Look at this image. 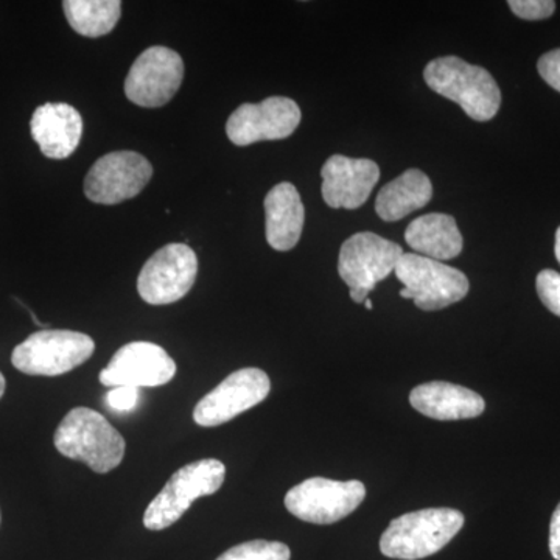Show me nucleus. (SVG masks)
Wrapping results in <instances>:
<instances>
[{
	"label": "nucleus",
	"instance_id": "obj_24",
	"mask_svg": "<svg viewBox=\"0 0 560 560\" xmlns=\"http://www.w3.org/2000/svg\"><path fill=\"white\" fill-rule=\"evenodd\" d=\"M508 5L515 16L526 21L547 20L556 10V2L552 0H511Z\"/></svg>",
	"mask_w": 560,
	"mask_h": 560
},
{
	"label": "nucleus",
	"instance_id": "obj_30",
	"mask_svg": "<svg viewBox=\"0 0 560 560\" xmlns=\"http://www.w3.org/2000/svg\"><path fill=\"white\" fill-rule=\"evenodd\" d=\"M364 305H366L368 311H372V308H374L372 307V301L370 300V298H368V300L364 301Z\"/></svg>",
	"mask_w": 560,
	"mask_h": 560
},
{
	"label": "nucleus",
	"instance_id": "obj_18",
	"mask_svg": "<svg viewBox=\"0 0 560 560\" xmlns=\"http://www.w3.org/2000/svg\"><path fill=\"white\" fill-rule=\"evenodd\" d=\"M265 230L272 249L290 250L300 242L305 209L300 191L291 183L272 187L265 198Z\"/></svg>",
	"mask_w": 560,
	"mask_h": 560
},
{
	"label": "nucleus",
	"instance_id": "obj_26",
	"mask_svg": "<svg viewBox=\"0 0 560 560\" xmlns=\"http://www.w3.org/2000/svg\"><path fill=\"white\" fill-rule=\"evenodd\" d=\"M541 79L560 92V49L548 51L537 62Z\"/></svg>",
	"mask_w": 560,
	"mask_h": 560
},
{
	"label": "nucleus",
	"instance_id": "obj_8",
	"mask_svg": "<svg viewBox=\"0 0 560 560\" xmlns=\"http://www.w3.org/2000/svg\"><path fill=\"white\" fill-rule=\"evenodd\" d=\"M366 488L357 480L308 478L285 495V508L302 522L331 525L352 514L363 503Z\"/></svg>",
	"mask_w": 560,
	"mask_h": 560
},
{
	"label": "nucleus",
	"instance_id": "obj_4",
	"mask_svg": "<svg viewBox=\"0 0 560 560\" xmlns=\"http://www.w3.org/2000/svg\"><path fill=\"white\" fill-rule=\"evenodd\" d=\"M224 478L226 467L219 459L206 458L180 467L147 508L143 526L150 530L167 529L190 510L194 501L213 495Z\"/></svg>",
	"mask_w": 560,
	"mask_h": 560
},
{
	"label": "nucleus",
	"instance_id": "obj_22",
	"mask_svg": "<svg viewBox=\"0 0 560 560\" xmlns=\"http://www.w3.org/2000/svg\"><path fill=\"white\" fill-rule=\"evenodd\" d=\"M291 551L280 541L250 540L232 547L217 560H290Z\"/></svg>",
	"mask_w": 560,
	"mask_h": 560
},
{
	"label": "nucleus",
	"instance_id": "obj_27",
	"mask_svg": "<svg viewBox=\"0 0 560 560\" xmlns=\"http://www.w3.org/2000/svg\"><path fill=\"white\" fill-rule=\"evenodd\" d=\"M550 551L552 558L560 560V503L552 514L550 523Z\"/></svg>",
	"mask_w": 560,
	"mask_h": 560
},
{
	"label": "nucleus",
	"instance_id": "obj_10",
	"mask_svg": "<svg viewBox=\"0 0 560 560\" xmlns=\"http://www.w3.org/2000/svg\"><path fill=\"white\" fill-rule=\"evenodd\" d=\"M153 176L150 161L136 151H114L92 165L84 178L88 200L103 206L138 197Z\"/></svg>",
	"mask_w": 560,
	"mask_h": 560
},
{
	"label": "nucleus",
	"instance_id": "obj_21",
	"mask_svg": "<svg viewBox=\"0 0 560 560\" xmlns=\"http://www.w3.org/2000/svg\"><path fill=\"white\" fill-rule=\"evenodd\" d=\"M70 27L86 38H101L114 31L120 20L119 0H65L62 2Z\"/></svg>",
	"mask_w": 560,
	"mask_h": 560
},
{
	"label": "nucleus",
	"instance_id": "obj_13",
	"mask_svg": "<svg viewBox=\"0 0 560 560\" xmlns=\"http://www.w3.org/2000/svg\"><path fill=\"white\" fill-rule=\"evenodd\" d=\"M176 375L175 360L167 350L149 341H132L117 350L108 366L101 372L103 386L158 388L167 385Z\"/></svg>",
	"mask_w": 560,
	"mask_h": 560
},
{
	"label": "nucleus",
	"instance_id": "obj_23",
	"mask_svg": "<svg viewBox=\"0 0 560 560\" xmlns=\"http://www.w3.org/2000/svg\"><path fill=\"white\" fill-rule=\"evenodd\" d=\"M536 289L545 307L560 318V272L540 271L536 280Z\"/></svg>",
	"mask_w": 560,
	"mask_h": 560
},
{
	"label": "nucleus",
	"instance_id": "obj_9",
	"mask_svg": "<svg viewBox=\"0 0 560 560\" xmlns=\"http://www.w3.org/2000/svg\"><path fill=\"white\" fill-rule=\"evenodd\" d=\"M198 276V257L189 245L168 243L143 265L140 298L150 305H168L186 296Z\"/></svg>",
	"mask_w": 560,
	"mask_h": 560
},
{
	"label": "nucleus",
	"instance_id": "obj_16",
	"mask_svg": "<svg viewBox=\"0 0 560 560\" xmlns=\"http://www.w3.org/2000/svg\"><path fill=\"white\" fill-rule=\"evenodd\" d=\"M32 138L49 160H66L79 149L83 119L68 103H46L33 113Z\"/></svg>",
	"mask_w": 560,
	"mask_h": 560
},
{
	"label": "nucleus",
	"instance_id": "obj_3",
	"mask_svg": "<svg viewBox=\"0 0 560 560\" xmlns=\"http://www.w3.org/2000/svg\"><path fill=\"white\" fill-rule=\"evenodd\" d=\"M463 526L464 515L451 508L410 512L389 523L381 551L389 559H425L441 551Z\"/></svg>",
	"mask_w": 560,
	"mask_h": 560
},
{
	"label": "nucleus",
	"instance_id": "obj_25",
	"mask_svg": "<svg viewBox=\"0 0 560 560\" xmlns=\"http://www.w3.org/2000/svg\"><path fill=\"white\" fill-rule=\"evenodd\" d=\"M140 400V389L131 386H117L106 394V405L109 410L117 412H128L138 407Z\"/></svg>",
	"mask_w": 560,
	"mask_h": 560
},
{
	"label": "nucleus",
	"instance_id": "obj_1",
	"mask_svg": "<svg viewBox=\"0 0 560 560\" xmlns=\"http://www.w3.org/2000/svg\"><path fill=\"white\" fill-rule=\"evenodd\" d=\"M55 447L66 458L86 464L95 474H108L124 460L127 444L105 416L79 407L68 412L55 431Z\"/></svg>",
	"mask_w": 560,
	"mask_h": 560
},
{
	"label": "nucleus",
	"instance_id": "obj_28",
	"mask_svg": "<svg viewBox=\"0 0 560 560\" xmlns=\"http://www.w3.org/2000/svg\"><path fill=\"white\" fill-rule=\"evenodd\" d=\"M555 254H556V259H558V261L560 264V228L558 231H556Z\"/></svg>",
	"mask_w": 560,
	"mask_h": 560
},
{
	"label": "nucleus",
	"instance_id": "obj_7",
	"mask_svg": "<svg viewBox=\"0 0 560 560\" xmlns=\"http://www.w3.org/2000/svg\"><path fill=\"white\" fill-rule=\"evenodd\" d=\"M404 254L400 245L374 232H360L342 243L338 272L349 287L352 301H366L375 285L396 270Z\"/></svg>",
	"mask_w": 560,
	"mask_h": 560
},
{
	"label": "nucleus",
	"instance_id": "obj_15",
	"mask_svg": "<svg viewBox=\"0 0 560 560\" xmlns=\"http://www.w3.org/2000/svg\"><path fill=\"white\" fill-rule=\"evenodd\" d=\"M323 198L331 209H359L381 179L377 162L334 154L320 168Z\"/></svg>",
	"mask_w": 560,
	"mask_h": 560
},
{
	"label": "nucleus",
	"instance_id": "obj_6",
	"mask_svg": "<svg viewBox=\"0 0 560 560\" xmlns=\"http://www.w3.org/2000/svg\"><path fill=\"white\" fill-rule=\"evenodd\" d=\"M95 350L90 335L44 329L31 335L11 353V363L27 375L57 377L86 363Z\"/></svg>",
	"mask_w": 560,
	"mask_h": 560
},
{
	"label": "nucleus",
	"instance_id": "obj_29",
	"mask_svg": "<svg viewBox=\"0 0 560 560\" xmlns=\"http://www.w3.org/2000/svg\"><path fill=\"white\" fill-rule=\"evenodd\" d=\"M5 377H3L2 372H0V399H2L3 394H5Z\"/></svg>",
	"mask_w": 560,
	"mask_h": 560
},
{
	"label": "nucleus",
	"instance_id": "obj_11",
	"mask_svg": "<svg viewBox=\"0 0 560 560\" xmlns=\"http://www.w3.org/2000/svg\"><path fill=\"white\" fill-rule=\"evenodd\" d=\"M184 61L178 51L153 46L139 55L125 80L128 101L142 108H161L179 91Z\"/></svg>",
	"mask_w": 560,
	"mask_h": 560
},
{
	"label": "nucleus",
	"instance_id": "obj_14",
	"mask_svg": "<svg viewBox=\"0 0 560 560\" xmlns=\"http://www.w3.org/2000/svg\"><path fill=\"white\" fill-rule=\"evenodd\" d=\"M301 117L298 103L287 97L265 98L256 105L243 103L228 119L226 135L238 147L287 139L300 127Z\"/></svg>",
	"mask_w": 560,
	"mask_h": 560
},
{
	"label": "nucleus",
	"instance_id": "obj_2",
	"mask_svg": "<svg viewBox=\"0 0 560 560\" xmlns=\"http://www.w3.org/2000/svg\"><path fill=\"white\" fill-rule=\"evenodd\" d=\"M423 79L436 94L458 103L470 119L488 121L499 113V84L480 66H471L458 57L436 58L427 65Z\"/></svg>",
	"mask_w": 560,
	"mask_h": 560
},
{
	"label": "nucleus",
	"instance_id": "obj_12",
	"mask_svg": "<svg viewBox=\"0 0 560 560\" xmlns=\"http://www.w3.org/2000/svg\"><path fill=\"white\" fill-rule=\"evenodd\" d=\"M271 390L267 372L245 368L232 372L217 388L206 394L194 410V420L200 427H219L237 418L267 399Z\"/></svg>",
	"mask_w": 560,
	"mask_h": 560
},
{
	"label": "nucleus",
	"instance_id": "obj_17",
	"mask_svg": "<svg viewBox=\"0 0 560 560\" xmlns=\"http://www.w3.org/2000/svg\"><path fill=\"white\" fill-rule=\"evenodd\" d=\"M415 410L436 420L474 419L485 412L480 394L448 382H430L416 386L410 394Z\"/></svg>",
	"mask_w": 560,
	"mask_h": 560
},
{
	"label": "nucleus",
	"instance_id": "obj_20",
	"mask_svg": "<svg viewBox=\"0 0 560 560\" xmlns=\"http://www.w3.org/2000/svg\"><path fill=\"white\" fill-rule=\"evenodd\" d=\"M433 198V184L425 173L410 168L390 180L375 200V212L383 221H399L415 210L425 208Z\"/></svg>",
	"mask_w": 560,
	"mask_h": 560
},
{
	"label": "nucleus",
	"instance_id": "obj_19",
	"mask_svg": "<svg viewBox=\"0 0 560 560\" xmlns=\"http://www.w3.org/2000/svg\"><path fill=\"white\" fill-rule=\"evenodd\" d=\"M405 241L419 256L445 261L463 253V235L456 220L445 213H427L411 221Z\"/></svg>",
	"mask_w": 560,
	"mask_h": 560
},
{
	"label": "nucleus",
	"instance_id": "obj_5",
	"mask_svg": "<svg viewBox=\"0 0 560 560\" xmlns=\"http://www.w3.org/2000/svg\"><path fill=\"white\" fill-rule=\"evenodd\" d=\"M394 272L404 283L400 296L415 301L416 307L423 312L442 311L456 304L470 289L463 271L419 254H404Z\"/></svg>",
	"mask_w": 560,
	"mask_h": 560
}]
</instances>
